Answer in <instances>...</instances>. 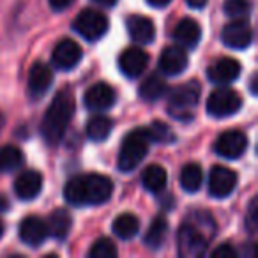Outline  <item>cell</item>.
Returning <instances> with one entry per match:
<instances>
[{"mask_svg": "<svg viewBox=\"0 0 258 258\" xmlns=\"http://www.w3.org/2000/svg\"><path fill=\"white\" fill-rule=\"evenodd\" d=\"M246 225H247V230L249 233H256V228H258V200L253 198L247 207V216H246Z\"/></svg>", "mask_w": 258, "mask_h": 258, "instance_id": "1f68e13d", "label": "cell"}, {"mask_svg": "<svg viewBox=\"0 0 258 258\" xmlns=\"http://www.w3.org/2000/svg\"><path fill=\"white\" fill-rule=\"evenodd\" d=\"M111 193H113L111 179L99 173L73 177L64 187V198L75 207L101 205L110 200Z\"/></svg>", "mask_w": 258, "mask_h": 258, "instance_id": "6da1fadb", "label": "cell"}, {"mask_svg": "<svg viewBox=\"0 0 258 258\" xmlns=\"http://www.w3.org/2000/svg\"><path fill=\"white\" fill-rule=\"evenodd\" d=\"M92 2L97 6H104V8H111V6L117 4V0H92Z\"/></svg>", "mask_w": 258, "mask_h": 258, "instance_id": "8d00e7d4", "label": "cell"}, {"mask_svg": "<svg viewBox=\"0 0 258 258\" xmlns=\"http://www.w3.org/2000/svg\"><path fill=\"white\" fill-rule=\"evenodd\" d=\"M168 90V85H166L163 75H151L140 87V97L145 101H158L159 97H163Z\"/></svg>", "mask_w": 258, "mask_h": 258, "instance_id": "484cf974", "label": "cell"}, {"mask_svg": "<svg viewBox=\"0 0 258 258\" xmlns=\"http://www.w3.org/2000/svg\"><path fill=\"white\" fill-rule=\"evenodd\" d=\"M223 11L228 18L244 20L251 13V0H225Z\"/></svg>", "mask_w": 258, "mask_h": 258, "instance_id": "f1b7e54d", "label": "cell"}, {"mask_svg": "<svg viewBox=\"0 0 258 258\" xmlns=\"http://www.w3.org/2000/svg\"><path fill=\"white\" fill-rule=\"evenodd\" d=\"M2 125H4V117H2V113H0V129H2Z\"/></svg>", "mask_w": 258, "mask_h": 258, "instance_id": "f35d334b", "label": "cell"}, {"mask_svg": "<svg viewBox=\"0 0 258 258\" xmlns=\"http://www.w3.org/2000/svg\"><path fill=\"white\" fill-rule=\"evenodd\" d=\"M89 256L90 258H115L117 256V247H115V244L111 242L110 239L103 237V239L94 242V246L90 247V251H89Z\"/></svg>", "mask_w": 258, "mask_h": 258, "instance_id": "4dcf8cb0", "label": "cell"}, {"mask_svg": "<svg viewBox=\"0 0 258 258\" xmlns=\"http://www.w3.org/2000/svg\"><path fill=\"white\" fill-rule=\"evenodd\" d=\"M111 230H113V233L118 239L129 240V239H133L138 233V230H140V219L135 214H127V212H125V214H120L115 219L113 225H111Z\"/></svg>", "mask_w": 258, "mask_h": 258, "instance_id": "cb8c5ba5", "label": "cell"}, {"mask_svg": "<svg viewBox=\"0 0 258 258\" xmlns=\"http://www.w3.org/2000/svg\"><path fill=\"white\" fill-rule=\"evenodd\" d=\"M242 106V99L240 96L230 87H219L216 89L211 96L207 97V113L214 118H226L230 115L237 113Z\"/></svg>", "mask_w": 258, "mask_h": 258, "instance_id": "8992f818", "label": "cell"}, {"mask_svg": "<svg viewBox=\"0 0 258 258\" xmlns=\"http://www.w3.org/2000/svg\"><path fill=\"white\" fill-rule=\"evenodd\" d=\"M166 235H168V221L165 216H156L149 230L145 232L144 244H147L151 249H159L165 242Z\"/></svg>", "mask_w": 258, "mask_h": 258, "instance_id": "7402d4cb", "label": "cell"}, {"mask_svg": "<svg viewBox=\"0 0 258 258\" xmlns=\"http://www.w3.org/2000/svg\"><path fill=\"white\" fill-rule=\"evenodd\" d=\"M46 237H50L46 221H43L37 216H27L25 219H22V223H20V239H22L23 244L30 247H39L46 240Z\"/></svg>", "mask_w": 258, "mask_h": 258, "instance_id": "5bb4252c", "label": "cell"}, {"mask_svg": "<svg viewBox=\"0 0 258 258\" xmlns=\"http://www.w3.org/2000/svg\"><path fill=\"white\" fill-rule=\"evenodd\" d=\"M221 41L225 46L233 50H244L253 41V32L246 20H233L228 25H225L221 32Z\"/></svg>", "mask_w": 258, "mask_h": 258, "instance_id": "7c38bea8", "label": "cell"}, {"mask_svg": "<svg viewBox=\"0 0 258 258\" xmlns=\"http://www.w3.org/2000/svg\"><path fill=\"white\" fill-rule=\"evenodd\" d=\"M240 75V64L235 58H219L207 69V78L216 85H228L235 82Z\"/></svg>", "mask_w": 258, "mask_h": 258, "instance_id": "2e32d148", "label": "cell"}, {"mask_svg": "<svg viewBox=\"0 0 258 258\" xmlns=\"http://www.w3.org/2000/svg\"><path fill=\"white\" fill-rule=\"evenodd\" d=\"M111 127H113L111 118L104 117V115H96V117H92L87 122V127H85L87 138L92 142H103L110 137Z\"/></svg>", "mask_w": 258, "mask_h": 258, "instance_id": "d4e9b609", "label": "cell"}, {"mask_svg": "<svg viewBox=\"0 0 258 258\" xmlns=\"http://www.w3.org/2000/svg\"><path fill=\"white\" fill-rule=\"evenodd\" d=\"M187 64H189V60H187L186 50H184L182 46H179V44H175V46H166L165 50L161 51L158 68L161 75L177 76L186 71Z\"/></svg>", "mask_w": 258, "mask_h": 258, "instance_id": "4fadbf2b", "label": "cell"}, {"mask_svg": "<svg viewBox=\"0 0 258 258\" xmlns=\"http://www.w3.org/2000/svg\"><path fill=\"white\" fill-rule=\"evenodd\" d=\"M73 29L87 41H97L106 34L108 30V18L97 9H83L76 16Z\"/></svg>", "mask_w": 258, "mask_h": 258, "instance_id": "52a82bcc", "label": "cell"}, {"mask_svg": "<svg viewBox=\"0 0 258 258\" xmlns=\"http://www.w3.org/2000/svg\"><path fill=\"white\" fill-rule=\"evenodd\" d=\"M23 165V152L15 145L0 147V173H9Z\"/></svg>", "mask_w": 258, "mask_h": 258, "instance_id": "83f0119b", "label": "cell"}, {"mask_svg": "<svg viewBox=\"0 0 258 258\" xmlns=\"http://www.w3.org/2000/svg\"><path fill=\"white\" fill-rule=\"evenodd\" d=\"M246 147H247L246 135L242 131H237V129L221 133L214 144L216 154L225 159H239L246 152Z\"/></svg>", "mask_w": 258, "mask_h": 258, "instance_id": "ba28073f", "label": "cell"}, {"mask_svg": "<svg viewBox=\"0 0 258 258\" xmlns=\"http://www.w3.org/2000/svg\"><path fill=\"white\" fill-rule=\"evenodd\" d=\"M212 256H214V258H235L237 251L233 249L230 244H221V246H219L218 249L212 253Z\"/></svg>", "mask_w": 258, "mask_h": 258, "instance_id": "d6a6232c", "label": "cell"}, {"mask_svg": "<svg viewBox=\"0 0 258 258\" xmlns=\"http://www.w3.org/2000/svg\"><path fill=\"white\" fill-rule=\"evenodd\" d=\"M186 2L189 4V8H193V9H202L207 4V0H186Z\"/></svg>", "mask_w": 258, "mask_h": 258, "instance_id": "d590c367", "label": "cell"}, {"mask_svg": "<svg viewBox=\"0 0 258 258\" xmlns=\"http://www.w3.org/2000/svg\"><path fill=\"white\" fill-rule=\"evenodd\" d=\"M43 189V177L36 170H27L20 173L18 179L15 180V193L20 200L29 202L34 200Z\"/></svg>", "mask_w": 258, "mask_h": 258, "instance_id": "ac0fdd59", "label": "cell"}, {"mask_svg": "<svg viewBox=\"0 0 258 258\" xmlns=\"http://www.w3.org/2000/svg\"><path fill=\"white\" fill-rule=\"evenodd\" d=\"M127 34L137 44H151L156 37V25L147 16H131L127 20Z\"/></svg>", "mask_w": 258, "mask_h": 258, "instance_id": "ffe728a7", "label": "cell"}, {"mask_svg": "<svg viewBox=\"0 0 258 258\" xmlns=\"http://www.w3.org/2000/svg\"><path fill=\"white\" fill-rule=\"evenodd\" d=\"M237 173L226 166H214L209 175V193L214 198H226L235 191Z\"/></svg>", "mask_w": 258, "mask_h": 258, "instance_id": "30bf717a", "label": "cell"}, {"mask_svg": "<svg viewBox=\"0 0 258 258\" xmlns=\"http://www.w3.org/2000/svg\"><path fill=\"white\" fill-rule=\"evenodd\" d=\"M200 37H202V29L197 20L193 18H182L175 25V29H173V39L184 50L197 48V44L200 43Z\"/></svg>", "mask_w": 258, "mask_h": 258, "instance_id": "d6986e66", "label": "cell"}, {"mask_svg": "<svg viewBox=\"0 0 258 258\" xmlns=\"http://www.w3.org/2000/svg\"><path fill=\"white\" fill-rule=\"evenodd\" d=\"M172 0H147V4L152 6V8H166V6L170 4Z\"/></svg>", "mask_w": 258, "mask_h": 258, "instance_id": "e575fe53", "label": "cell"}, {"mask_svg": "<svg viewBox=\"0 0 258 258\" xmlns=\"http://www.w3.org/2000/svg\"><path fill=\"white\" fill-rule=\"evenodd\" d=\"M48 2H50L53 11H64V9H68L75 0H48Z\"/></svg>", "mask_w": 258, "mask_h": 258, "instance_id": "836d02e7", "label": "cell"}, {"mask_svg": "<svg viewBox=\"0 0 258 258\" xmlns=\"http://www.w3.org/2000/svg\"><path fill=\"white\" fill-rule=\"evenodd\" d=\"M85 106L92 111H106L115 104V90L108 83H94L85 92Z\"/></svg>", "mask_w": 258, "mask_h": 258, "instance_id": "9a60e30c", "label": "cell"}, {"mask_svg": "<svg viewBox=\"0 0 258 258\" xmlns=\"http://www.w3.org/2000/svg\"><path fill=\"white\" fill-rule=\"evenodd\" d=\"M2 233H4V225H2V221H0V237H2Z\"/></svg>", "mask_w": 258, "mask_h": 258, "instance_id": "ab89813d", "label": "cell"}, {"mask_svg": "<svg viewBox=\"0 0 258 258\" xmlns=\"http://www.w3.org/2000/svg\"><path fill=\"white\" fill-rule=\"evenodd\" d=\"M53 83V73L43 62H36L29 73V94L34 99H41Z\"/></svg>", "mask_w": 258, "mask_h": 258, "instance_id": "e0dca14e", "label": "cell"}, {"mask_svg": "<svg viewBox=\"0 0 258 258\" xmlns=\"http://www.w3.org/2000/svg\"><path fill=\"white\" fill-rule=\"evenodd\" d=\"M71 225H73L71 214H69L66 209H55L46 221L48 235H51L57 240L66 239L69 230H71Z\"/></svg>", "mask_w": 258, "mask_h": 258, "instance_id": "44dd1931", "label": "cell"}, {"mask_svg": "<svg viewBox=\"0 0 258 258\" xmlns=\"http://www.w3.org/2000/svg\"><path fill=\"white\" fill-rule=\"evenodd\" d=\"M166 170L159 165H149L142 173V182H144L145 189L151 193H161L166 187Z\"/></svg>", "mask_w": 258, "mask_h": 258, "instance_id": "603a6c76", "label": "cell"}, {"mask_svg": "<svg viewBox=\"0 0 258 258\" xmlns=\"http://www.w3.org/2000/svg\"><path fill=\"white\" fill-rule=\"evenodd\" d=\"M149 66V53L140 46L125 48L118 57V69L125 78H138Z\"/></svg>", "mask_w": 258, "mask_h": 258, "instance_id": "9c48e42d", "label": "cell"}, {"mask_svg": "<svg viewBox=\"0 0 258 258\" xmlns=\"http://www.w3.org/2000/svg\"><path fill=\"white\" fill-rule=\"evenodd\" d=\"M204 182V172L202 166L197 163H187L180 172V186L187 193H197Z\"/></svg>", "mask_w": 258, "mask_h": 258, "instance_id": "4316f807", "label": "cell"}, {"mask_svg": "<svg viewBox=\"0 0 258 258\" xmlns=\"http://www.w3.org/2000/svg\"><path fill=\"white\" fill-rule=\"evenodd\" d=\"M198 99H200V89L197 82L175 87L168 99V113L180 120H187L191 118V111L198 104Z\"/></svg>", "mask_w": 258, "mask_h": 258, "instance_id": "5b68a950", "label": "cell"}, {"mask_svg": "<svg viewBox=\"0 0 258 258\" xmlns=\"http://www.w3.org/2000/svg\"><path fill=\"white\" fill-rule=\"evenodd\" d=\"M6 211H9V202L8 198L0 195V212H6Z\"/></svg>", "mask_w": 258, "mask_h": 258, "instance_id": "74e56055", "label": "cell"}, {"mask_svg": "<svg viewBox=\"0 0 258 258\" xmlns=\"http://www.w3.org/2000/svg\"><path fill=\"white\" fill-rule=\"evenodd\" d=\"M147 131L152 142H158V144H172V142H175V135L170 129V125H166L165 122H152L147 127Z\"/></svg>", "mask_w": 258, "mask_h": 258, "instance_id": "f546056e", "label": "cell"}, {"mask_svg": "<svg viewBox=\"0 0 258 258\" xmlns=\"http://www.w3.org/2000/svg\"><path fill=\"white\" fill-rule=\"evenodd\" d=\"M83 57V51L80 48V44L76 41L66 39L58 41L57 46L53 48V53H51V60H53L55 68L62 69V71H69V69H75L80 64Z\"/></svg>", "mask_w": 258, "mask_h": 258, "instance_id": "8fae6325", "label": "cell"}, {"mask_svg": "<svg viewBox=\"0 0 258 258\" xmlns=\"http://www.w3.org/2000/svg\"><path fill=\"white\" fill-rule=\"evenodd\" d=\"M152 140L149 137L147 127H138L122 140L120 152H118V170L131 172L145 159Z\"/></svg>", "mask_w": 258, "mask_h": 258, "instance_id": "277c9868", "label": "cell"}, {"mask_svg": "<svg viewBox=\"0 0 258 258\" xmlns=\"http://www.w3.org/2000/svg\"><path fill=\"white\" fill-rule=\"evenodd\" d=\"M75 113V99L69 90H62L53 97L41 122V135L48 145H57L64 138Z\"/></svg>", "mask_w": 258, "mask_h": 258, "instance_id": "7a4b0ae2", "label": "cell"}, {"mask_svg": "<svg viewBox=\"0 0 258 258\" xmlns=\"http://www.w3.org/2000/svg\"><path fill=\"white\" fill-rule=\"evenodd\" d=\"M214 228H205L200 216H195L193 221L184 223L179 228L177 242H179V254L182 258H198L207 249Z\"/></svg>", "mask_w": 258, "mask_h": 258, "instance_id": "3957f363", "label": "cell"}]
</instances>
